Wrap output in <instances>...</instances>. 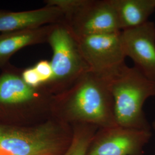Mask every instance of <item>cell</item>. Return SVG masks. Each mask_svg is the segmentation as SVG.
I'll return each mask as SVG.
<instances>
[{
  "instance_id": "6da1fadb",
  "label": "cell",
  "mask_w": 155,
  "mask_h": 155,
  "mask_svg": "<svg viewBox=\"0 0 155 155\" xmlns=\"http://www.w3.org/2000/svg\"><path fill=\"white\" fill-rule=\"evenodd\" d=\"M51 114L71 126L78 123L98 128L117 126L109 78L87 71L69 89L53 96Z\"/></svg>"
},
{
  "instance_id": "52a82bcc",
  "label": "cell",
  "mask_w": 155,
  "mask_h": 155,
  "mask_svg": "<svg viewBox=\"0 0 155 155\" xmlns=\"http://www.w3.org/2000/svg\"><path fill=\"white\" fill-rule=\"evenodd\" d=\"M0 109H16L40 106L51 111L53 96L43 86L33 87L25 83L22 69L8 64L1 70Z\"/></svg>"
},
{
  "instance_id": "277c9868",
  "label": "cell",
  "mask_w": 155,
  "mask_h": 155,
  "mask_svg": "<svg viewBox=\"0 0 155 155\" xmlns=\"http://www.w3.org/2000/svg\"><path fill=\"white\" fill-rule=\"evenodd\" d=\"M64 15L63 24L75 39L121 31L111 0H45Z\"/></svg>"
},
{
  "instance_id": "9c48e42d",
  "label": "cell",
  "mask_w": 155,
  "mask_h": 155,
  "mask_svg": "<svg viewBox=\"0 0 155 155\" xmlns=\"http://www.w3.org/2000/svg\"><path fill=\"white\" fill-rule=\"evenodd\" d=\"M122 48L144 75L155 83V25L148 21L136 28L121 31Z\"/></svg>"
},
{
  "instance_id": "7a4b0ae2",
  "label": "cell",
  "mask_w": 155,
  "mask_h": 155,
  "mask_svg": "<svg viewBox=\"0 0 155 155\" xmlns=\"http://www.w3.org/2000/svg\"><path fill=\"white\" fill-rule=\"evenodd\" d=\"M72 127L51 117L32 127L0 124V147L12 155H63Z\"/></svg>"
},
{
  "instance_id": "5bb4252c",
  "label": "cell",
  "mask_w": 155,
  "mask_h": 155,
  "mask_svg": "<svg viewBox=\"0 0 155 155\" xmlns=\"http://www.w3.org/2000/svg\"><path fill=\"white\" fill-rule=\"evenodd\" d=\"M21 77L25 83L33 87L42 86L43 82L34 66L22 69Z\"/></svg>"
},
{
  "instance_id": "5b68a950",
  "label": "cell",
  "mask_w": 155,
  "mask_h": 155,
  "mask_svg": "<svg viewBox=\"0 0 155 155\" xmlns=\"http://www.w3.org/2000/svg\"><path fill=\"white\" fill-rule=\"evenodd\" d=\"M47 43L52 51L50 61L52 77L48 83L42 86L56 95L69 89L90 70L77 40L63 24L54 25Z\"/></svg>"
},
{
  "instance_id": "4fadbf2b",
  "label": "cell",
  "mask_w": 155,
  "mask_h": 155,
  "mask_svg": "<svg viewBox=\"0 0 155 155\" xmlns=\"http://www.w3.org/2000/svg\"><path fill=\"white\" fill-rule=\"evenodd\" d=\"M71 127L72 140L63 155H86L90 141L99 128L94 125L86 123L75 124Z\"/></svg>"
},
{
  "instance_id": "30bf717a",
  "label": "cell",
  "mask_w": 155,
  "mask_h": 155,
  "mask_svg": "<svg viewBox=\"0 0 155 155\" xmlns=\"http://www.w3.org/2000/svg\"><path fill=\"white\" fill-rule=\"evenodd\" d=\"M64 15L55 6L21 12L0 10V34L62 24Z\"/></svg>"
},
{
  "instance_id": "7c38bea8",
  "label": "cell",
  "mask_w": 155,
  "mask_h": 155,
  "mask_svg": "<svg viewBox=\"0 0 155 155\" xmlns=\"http://www.w3.org/2000/svg\"><path fill=\"white\" fill-rule=\"evenodd\" d=\"M121 31L136 28L148 21L155 10V0H111Z\"/></svg>"
},
{
  "instance_id": "9a60e30c",
  "label": "cell",
  "mask_w": 155,
  "mask_h": 155,
  "mask_svg": "<svg viewBox=\"0 0 155 155\" xmlns=\"http://www.w3.org/2000/svg\"><path fill=\"white\" fill-rule=\"evenodd\" d=\"M33 66L42 80V86L48 83L52 77V70L50 61L41 60L38 61Z\"/></svg>"
},
{
  "instance_id": "3957f363",
  "label": "cell",
  "mask_w": 155,
  "mask_h": 155,
  "mask_svg": "<svg viewBox=\"0 0 155 155\" xmlns=\"http://www.w3.org/2000/svg\"><path fill=\"white\" fill-rule=\"evenodd\" d=\"M117 125L129 129L150 130L143 106L155 97V83L136 67L125 65L109 78Z\"/></svg>"
},
{
  "instance_id": "8fae6325",
  "label": "cell",
  "mask_w": 155,
  "mask_h": 155,
  "mask_svg": "<svg viewBox=\"0 0 155 155\" xmlns=\"http://www.w3.org/2000/svg\"><path fill=\"white\" fill-rule=\"evenodd\" d=\"M55 24L0 34V70L9 64L12 56L22 48L48 43Z\"/></svg>"
},
{
  "instance_id": "8992f818",
  "label": "cell",
  "mask_w": 155,
  "mask_h": 155,
  "mask_svg": "<svg viewBox=\"0 0 155 155\" xmlns=\"http://www.w3.org/2000/svg\"><path fill=\"white\" fill-rule=\"evenodd\" d=\"M77 40L89 70L93 72L110 78L126 64L121 31L90 35Z\"/></svg>"
},
{
  "instance_id": "e0dca14e",
  "label": "cell",
  "mask_w": 155,
  "mask_h": 155,
  "mask_svg": "<svg viewBox=\"0 0 155 155\" xmlns=\"http://www.w3.org/2000/svg\"></svg>"
},
{
  "instance_id": "2e32d148",
  "label": "cell",
  "mask_w": 155,
  "mask_h": 155,
  "mask_svg": "<svg viewBox=\"0 0 155 155\" xmlns=\"http://www.w3.org/2000/svg\"><path fill=\"white\" fill-rule=\"evenodd\" d=\"M152 127H153V130H155V120L153 121V122H152Z\"/></svg>"
},
{
  "instance_id": "ba28073f",
  "label": "cell",
  "mask_w": 155,
  "mask_h": 155,
  "mask_svg": "<svg viewBox=\"0 0 155 155\" xmlns=\"http://www.w3.org/2000/svg\"><path fill=\"white\" fill-rule=\"evenodd\" d=\"M152 136L150 130L118 125L99 128L91 139L86 155H144Z\"/></svg>"
}]
</instances>
